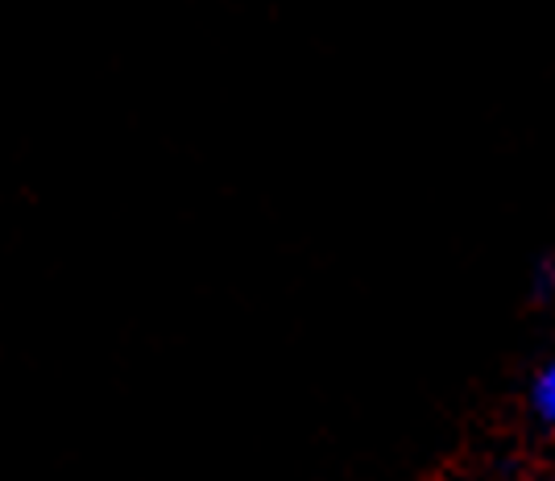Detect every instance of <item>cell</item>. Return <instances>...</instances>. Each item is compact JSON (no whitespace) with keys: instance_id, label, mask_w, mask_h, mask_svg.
<instances>
[{"instance_id":"1","label":"cell","mask_w":555,"mask_h":481,"mask_svg":"<svg viewBox=\"0 0 555 481\" xmlns=\"http://www.w3.org/2000/svg\"><path fill=\"white\" fill-rule=\"evenodd\" d=\"M534 403H539V412L555 419V362L543 369V378H539V387H534Z\"/></svg>"}]
</instances>
